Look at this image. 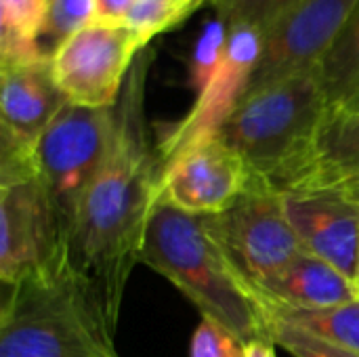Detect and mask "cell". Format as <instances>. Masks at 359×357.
Segmentation results:
<instances>
[{"label": "cell", "mask_w": 359, "mask_h": 357, "mask_svg": "<svg viewBox=\"0 0 359 357\" xmlns=\"http://www.w3.org/2000/svg\"><path fill=\"white\" fill-rule=\"evenodd\" d=\"M65 257L61 227L42 181L0 185V280L17 282L50 269Z\"/></svg>", "instance_id": "obj_9"}, {"label": "cell", "mask_w": 359, "mask_h": 357, "mask_svg": "<svg viewBox=\"0 0 359 357\" xmlns=\"http://www.w3.org/2000/svg\"><path fill=\"white\" fill-rule=\"evenodd\" d=\"M116 116L109 154L80 202L65 252L118 332L126 284L141 263L162 177L158 149L151 147L145 126L143 72L128 76Z\"/></svg>", "instance_id": "obj_1"}, {"label": "cell", "mask_w": 359, "mask_h": 357, "mask_svg": "<svg viewBox=\"0 0 359 357\" xmlns=\"http://www.w3.org/2000/svg\"><path fill=\"white\" fill-rule=\"evenodd\" d=\"M263 305L320 309L359 299L358 284L320 257L303 252L280 274L257 288Z\"/></svg>", "instance_id": "obj_15"}, {"label": "cell", "mask_w": 359, "mask_h": 357, "mask_svg": "<svg viewBox=\"0 0 359 357\" xmlns=\"http://www.w3.org/2000/svg\"><path fill=\"white\" fill-rule=\"evenodd\" d=\"M48 15V0H0V36L38 42Z\"/></svg>", "instance_id": "obj_21"}, {"label": "cell", "mask_w": 359, "mask_h": 357, "mask_svg": "<svg viewBox=\"0 0 359 357\" xmlns=\"http://www.w3.org/2000/svg\"><path fill=\"white\" fill-rule=\"evenodd\" d=\"M189 357H244V343L219 322L202 318L191 337Z\"/></svg>", "instance_id": "obj_24"}, {"label": "cell", "mask_w": 359, "mask_h": 357, "mask_svg": "<svg viewBox=\"0 0 359 357\" xmlns=\"http://www.w3.org/2000/svg\"><path fill=\"white\" fill-rule=\"evenodd\" d=\"M95 19V0H48V15L40 32V46L50 55L63 40Z\"/></svg>", "instance_id": "obj_18"}, {"label": "cell", "mask_w": 359, "mask_h": 357, "mask_svg": "<svg viewBox=\"0 0 359 357\" xmlns=\"http://www.w3.org/2000/svg\"><path fill=\"white\" fill-rule=\"evenodd\" d=\"M316 72L330 109L347 107L359 97V2Z\"/></svg>", "instance_id": "obj_16"}, {"label": "cell", "mask_w": 359, "mask_h": 357, "mask_svg": "<svg viewBox=\"0 0 359 357\" xmlns=\"http://www.w3.org/2000/svg\"><path fill=\"white\" fill-rule=\"evenodd\" d=\"M141 48L143 42L126 21L93 19L48 55L53 78L67 103L116 107Z\"/></svg>", "instance_id": "obj_7"}, {"label": "cell", "mask_w": 359, "mask_h": 357, "mask_svg": "<svg viewBox=\"0 0 359 357\" xmlns=\"http://www.w3.org/2000/svg\"><path fill=\"white\" fill-rule=\"evenodd\" d=\"M227 27L248 25L261 29L292 0H208Z\"/></svg>", "instance_id": "obj_23"}, {"label": "cell", "mask_w": 359, "mask_h": 357, "mask_svg": "<svg viewBox=\"0 0 359 357\" xmlns=\"http://www.w3.org/2000/svg\"><path fill=\"white\" fill-rule=\"evenodd\" d=\"M250 183L242 156L212 135L162 166L158 200L189 215H219L233 206Z\"/></svg>", "instance_id": "obj_10"}, {"label": "cell", "mask_w": 359, "mask_h": 357, "mask_svg": "<svg viewBox=\"0 0 359 357\" xmlns=\"http://www.w3.org/2000/svg\"><path fill=\"white\" fill-rule=\"evenodd\" d=\"M267 320L288 322L324 343L359 353V299L320 309H288L263 305Z\"/></svg>", "instance_id": "obj_17"}, {"label": "cell", "mask_w": 359, "mask_h": 357, "mask_svg": "<svg viewBox=\"0 0 359 357\" xmlns=\"http://www.w3.org/2000/svg\"><path fill=\"white\" fill-rule=\"evenodd\" d=\"M194 8L179 0H135L126 23L139 36L143 46L158 34L183 21Z\"/></svg>", "instance_id": "obj_19"}, {"label": "cell", "mask_w": 359, "mask_h": 357, "mask_svg": "<svg viewBox=\"0 0 359 357\" xmlns=\"http://www.w3.org/2000/svg\"><path fill=\"white\" fill-rule=\"evenodd\" d=\"M208 217L210 229L238 274L255 288L305 252L286 215L284 196L269 185L250 183L233 206Z\"/></svg>", "instance_id": "obj_6"}, {"label": "cell", "mask_w": 359, "mask_h": 357, "mask_svg": "<svg viewBox=\"0 0 359 357\" xmlns=\"http://www.w3.org/2000/svg\"><path fill=\"white\" fill-rule=\"evenodd\" d=\"M179 2H183V4H187V6H191V8H196L200 0H179Z\"/></svg>", "instance_id": "obj_28"}, {"label": "cell", "mask_w": 359, "mask_h": 357, "mask_svg": "<svg viewBox=\"0 0 359 357\" xmlns=\"http://www.w3.org/2000/svg\"><path fill=\"white\" fill-rule=\"evenodd\" d=\"M359 0H292L261 32V53L246 93L320 67ZM244 93V95H246Z\"/></svg>", "instance_id": "obj_8"}, {"label": "cell", "mask_w": 359, "mask_h": 357, "mask_svg": "<svg viewBox=\"0 0 359 357\" xmlns=\"http://www.w3.org/2000/svg\"><path fill=\"white\" fill-rule=\"evenodd\" d=\"M0 357H120L116 330L67 252L50 269L6 288Z\"/></svg>", "instance_id": "obj_3"}, {"label": "cell", "mask_w": 359, "mask_h": 357, "mask_svg": "<svg viewBox=\"0 0 359 357\" xmlns=\"http://www.w3.org/2000/svg\"><path fill=\"white\" fill-rule=\"evenodd\" d=\"M347 107H359V97H358V99H355V101H351V103H349Z\"/></svg>", "instance_id": "obj_29"}, {"label": "cell", "mask_w": 359, "mask_h": 357, "mask_svg": "<svg viewBox=\"0 0 359 357\" xmlns=\"http://www.w3.org/2000/svg\"><path fill=\"white\" fill-rule=\"evenodd\" d=\"M227 46V25L219 19L206 25V32L200 36L191 63H189V86L202 95L212 78L217 76Z\"/></svg>", "instance_id": "obj_20"}, {"label": "cell", "mask_w": 359, "mask_h": 357, "mask_svg": "<svg viewBox=\"0 0 359 357\" xmlns=\"http://www.w3.org/2000/svg\"><path fill=\"white\" fill-rule=\"evenodd\" d=\"M267 337L294 357H359L355 351L334 347L282 320H267Z\"/></svg>", "instance_id": "obj_22"}, {"label": "cell", "mask_w": 359, "mask_h": 357, "mask_svg": "<svg viewBox=\"0 0 359 357\" xmlns=\"http://www.w3.org/2000/svg\"><path fill=\"white\" fill-rule=\"evenodd\" d=\"M141 263L175 284L202 318L219 322L244 345L269 339L263 301L229 261L208 217L189 215L158 200Z\"/></svg>", "instance_id": "obj_2"}, {"label": "cell", "mask_w": 359, "mask_h": 357, "mask_svg": "<svg viewBox=\"0 0 359 357\" xmlns=\"http://www.w3.org/2000/svg\"><path fill=\"white\" fill-rule=\"evenodd\" d=\"M135 0H95V19L122 23L126 21Z\"/></svg>", "instance_id": "obj_25"}, {"label": "cell", "mask_w": 359, "mask_h": 357, "mask_svg": "<svg viewBox=\"0 0 359 357\" xmlns=\"http://www.w3.org/2000/svg\"><path fill=\"white\" fill-rule=\"evenodd\" d=\"M259 53L261 32L257 27H227L225 57L217 76L212 78L208 88L202 95H198L191 112L181 122L170 126L156 147L160 168L189 145L219 133L223 122L229 118V114L246 93Z\"/></svg>", "instance_id": "obj_11"}, {"label": "cell", "mask_w": 359, "mask_h": 357, "mask_svg": "<svg viewBox=\"0 0 359 357\" xmlns=\"http://www.w3.org/2000/svg\"><path fill=\"white\" fill-rule=\"evenodd\" d=\"M65 103L53 78L50 57L0 65V139L34 147Z\"/></svg>", "instance_id": "obj_13"}, {"label": "cell", "mask_w": 359, "mask_h": 357, "mask_svg": "<svg viewBox=\"0 0 359 357\" xmlns=\"http://www.w3.org/2000/svg\"><path fill=\"white\" fill-rule=\"evenodd\" d=\"M359 175V107L328 109L305 158L276 191L332 189Z\"/></svg>", "instance_id": "obj_14"}, {"label": "cell", "mask_w": 359, "mask_h": 357, "mask_svg": "<svg viewBox=\"0 0 359 357\" xmlns=\"http://www.w3.org/2000/svg\"><path fill=\"white\" fill-rule=\"evenodd\" d=\"M332 189L341 191L343 196H347L349 200H353L355 204H359V175L353 177V179H349V181H345V183H341V185H337V187H332Z\"/></svg>", "instance_id": "obj_27"}, {"label": "cell", "mask_w": 359, "mask_h": 357, "mask_svg": "<svg viewBox=\"0 0 359 357\" xmlns=\"http://www.w3.org/2000/svg\"><path fill=\"white\" fill-rule=\"evenodd\" d=\"M244 357H276V343L271 339H255L244 345Z\"/></svg>", "instance_id": "obj_26"}, {"label": "cell", "mask_w": 359, "mask_h": 357, "mask_svg": "<svg viewBox=\"0 0 359 357\" xmlns=\"http://www.w3.org/2000/svg\"><path fill=\"white\" fill-rule=\"evenodd\" d=\"M282 196L305 252L324 259L358 282L359 204L334 189H303Z\"/></svg>", "instance_id": "obj_12"}, {"label": "cell", "mask_w": 359, "mask_h": 357, "mask_svg": "<svg viewBox=\"0 0 359 357\" xmlns=\"http://www.w3.org/2000/svg\"><path fill=\"white\" fill-rule=\"evenodd\" d=\"M330 105L318 72L246 93L219 137L246 162L252 183L276 189L305 158Z\"/></svg>", "instance_id": "obj_4"}, {"label": "cell", "mask_w": 359, "mask_h": 357, "mask_svg": "<svg viewBox=\"0 0 359 357\" xmlns=\"http://www.w3.org/2000/svg\"><path fill=\"white\" fill-rule=\"evenodd\" d=\"M116 124V107L65 103L36 141L38 179L50 198L63 242L88 185L109 154Z\"/></svg>", "instance_id": "obj_5"}, {"label": "cell", "mask_w": 359, "mask_h": 357, "mask_svg": "<svg viewBox=\"0 0 359 357\" xmlns=\"http://www.w3.org/2000/svg\"><path fill=\"white\" fill-rule=\"evenodd\" d=\"M355 284H358V290H359V269H358V282H355Z\"/></svg>", "instance_id": "obj_30"}]
</instances>
